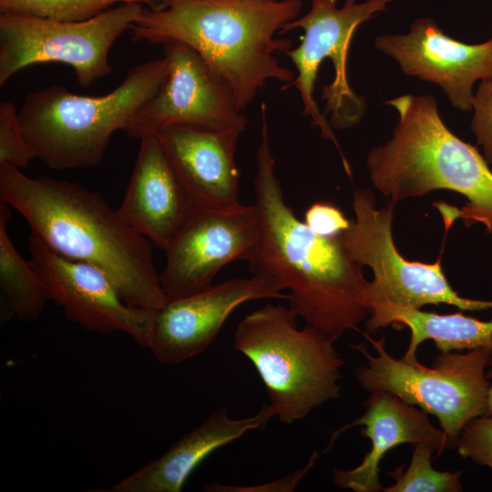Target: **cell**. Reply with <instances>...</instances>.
Instances as JSON below:
<instances>
[{"label":"cell","mask_w":492,"mask_h":492,"mask_svg":"<svg viewBox=\"0 0 492 492\" xmlns=\"http://www.w3.org/2000/svg\"><path fill=\"white\" fill-rule=\"evenodd\" d=\"M275 416L263 405L254 415L232 419L226 408L215 410L175 442L160 457L119 480L111 492H179L194 469L212 452L245 433L263 428Z\"/></svg>","instance_id":"19"},{"label":"cell","mask_w":492,"mask_h":492,"mask_svg":"<svg viewBox=\"0 0 492 492\" xmlns=\"http://www.w3.org/2000/svg\"><path fill=\"white\" fill-rule=\"evenodd\" d=\"M261 141L254 179L260 234L248 261L252 275L269 278L288 289L290 308L333 341L369 316V282L363 266L338 237H323L300 220L284 200L275 173L267 121L261 106Z\"/></svg>","instance_id":"1"},{"label":"cell","mask_w":492,"mask_h":492,"mask_svg":"<svg viewBox=\"0 0 492 492\" xmlns=\"http://www.w3.org/2000/svg\"><path fill=\"white\" fill-rule=\"evenodd\" d=\"M143 8L139 3H123L77 22L0 14V86L41 63L70 66L81 87L91 86L112 72L109 51Z\"/></svg>","instance_id":"10"},{"label":"cell","mask_w":492,"mask_h":492,"mask_svg":"<svg viewBox=\"0 0 492 492\" xmlns=\"http://www.w3.org/2000/svg\"><path fill=\"white\" fill-rule=\"evenodd\" d=\"M130 2L155 7L161 0H0V14L77 22L93 18L116 4Z\"/></svg>","instance_id":"22"},{"label":"cell","mask_w":492,"mask_h":492,"mask_svg":"<svg viewBox=\"0 0 492 492\" xmlns=\"http://www.w3.org/2000/svg\"><path fill=\"white\" fill-rule=\"evenodd\" d=\"M436 448L428 443L415 445L411 463L403 472V466L393 473L395 483L384 487L385 492H460L462 471H437L431 465V456Z\"/></svg>","instance_id":"23"},{"label":"cell","mask_w":492,"mask_h":492,"mask_svg":"<svg viewBox=\"0 0 492 492\" xmlns=\"http://www.w3.org/2000/svg\"><path fill=\"white\" fill-rule=\"evenodd\" d=\"M36 155L27 144L20 125L18 111L10 101L0 103V165L21 169Z\"/></svg>","instance_id":"24"},{"label":"cell","mask_w":492,"mask_h":492,"mask_svg":"<svg viewBox=\"0 0 492 492\" xmlns=\"http://www.w3.org/2000/svg\"><path fill=\"white\" fill-rule=\"evenodd\" d=\"M395 204L388 200L377 208L370 190H356L354 220L341 235L351 257L373 271L374 280L367 288L369 313L384 305L421 309L426 304L444 303L463 311L492 309V301L460 296L449 284L439 260L424 263L402 256L392 231Z\"/></svg>","instance_id":"9"},{"label":"cell","mask_w":492,"mask_h":492,"mask_svg":"<svg viewBox=\"0 0 492 492\" xmlns=\"http://www.w3.org/2000/svg\"><path fill=\"white\" fill-rule=\"evenodd\" d=\"M393 0H311L310 10L286 24L279 35L295 28L303 30L301 44L285 55L297 74L292 82L302 102V115L318 127L323 138L337 149L344 170L352 176L334 129H346L363 119L367 104L348 80L347 61L352 37L357 27L378 13L385 12Z\"/></svg>","instance_id":"7"},{"label":"cell","mask_w":492,"mask_h":492,"mask_svg":"<svg viewBox=\"0 0 492 492\" xmlns=\"http://www.w3.org/2000/svg\"><path fill=\"white\" fill-rule=\"evenodd\" d=\"M297 318L290 307L267 303L234 333V347L254 365L275 416L288 425L339 397L344 364L335 341L311 325L300 329Z\"/></svg>","instance_id":"6"},{"label":"cell","mask_w":492,"mask_h":492,"mask_svg":"<svg viewBox=\"0 0 492 492\" xmlns=\"http://www.w3.org/2000/svg\"><path fill=\"white\" fill-rule=\"evenodd\" d=\"M123 201L121 219L165 250L195 209L157 134L142 138Z\"/></svg>","instance_id":"17"},{"label":"cell","mask_w":492,"mask_h":492,"mask_svg":"<svg viewBox=\"0 0 492 492\" xmlns=\"http://www.w3.org/2000/svg\"><path fill=\"white\" fill-rule=\"evenodd\" d=\"M369 333L394 324L411 331L410 343L402 360L417 363L416 350L427 339L441 353L454 350H492V320L482 321L461 313L437 314L412 307L384 305L374 308L365 320Z\"/></svg>","instance_id":"20"},{"label":"cell","mask_w":492,"mask_h":492,"mask_svg":"<svg viewBox=\"0 0 492 492\" xmlns=\"http://www.w3.org/2000/svg\"><path fill=\"white\" fill-rule=\"evenodd\" d=\"M157 135L196 207L225 210L241 204L235 159L241 133L174 125Z\"/></svg>","instance_id":"16"},{"label":"cell","mask_w":492,"mask_h":492,"mask_svg":"<svg viewBox=\"0 0 492 492\" xmlns=\"http://www.w3.org/2000/svg\"><path fill=\"white\" fill-rule=\"evenodd\" d=\"M374 46L405 75L438 85L462 112L472 110L474 84L492 76V37L466 44L446 35L428 16L414 20L407 34L376 36Z\"/></svg>","instance_id":"15"},{"label":"cell","mask_w":492,"mask_h":492,"mask_svg":"<svg viewBox=\"0 0 492 492\" xmlns=\"http://www.w3.org/2000/svg\"><path fill=\"white\" fill-rule=\"evenodd\" d=\"M272 1H276V0H272Z\"/></svg>","instance_id":"30"},{"label":"cell","mask_w":492,"mask_h":492,"mask_svg":"<svg viewBox=\"0 0 492 492\" xmlns=\"http://www.w3.org/2000/svg\"><path fill=\"white\" fill-rule=\"evenodd\" d=\"M384 104L395 109L397 121L392 138L367 155L374 187L394 203L455 191L466 199L455 217L492 233V170L483 155L448 128L433 96L405 94Z\"/></svg>","instance_id":"4"},{"label":"cell","mask_w":492,"mask_h":492,"mask_svg":"<svg viewBox=\"0 0 492 492\" xmlns=\"http://www.w3.org/2000/svg\"><path fill=\"white\" fill-rule=\"evenodd\" d=\"M471 106L470 129L482 148V155L492 166V76L479 82Z\"/></svg>","instance_id":"26"},{"label":"cell","mask_w":492,"mask_h":492,"mask_svg":"<svg viewBox=\"0 0 492 492\" xmlns=\"http://www.w3.org/2000/svg\"><path fill=\"white\" fill-rule=\"evenodd\" d=\"M0 200L17 210L49 249L102 269L129 305L158 311L166 302L148 239L99 192L67 180L30 178L1 164Z\"/></svg>","instance_id":"2"},{"label":"cell","mask_w":492,"mask_h":492,"mask_svg":"<svg viewBox=\"0 0 492 492\" xmlns=\"http://www.w3.org/2000/svg\"><path fill=\"white\" fill-rule=\"evenodd\" d=\"M162 45L166 78L124 131L141 139L169 126L192 125L241 134L248 119L226 82L189 45L176 40Z\"/></svg>","instance_id":"11"},{"label":"cell","mask_w":492,"mask_h":492,"mask_svg":"<svg viewBox=\"0 0 492 492\" xmlns=\"http://www.w3.org/2000/svg\"><path fill=\"white\" fill-rule=\"evenodd\" d=\"M302 8V0H161L144 7L129 30L133 41L176 40L191 46L226 82L242 110L269 80L285 84L282 89L292 84L295 73L276 57L292 43L275 35Z\"/></svg>","instance_id":"3"},{"label":"cell","mask_w":492,"mask_h":492,"mask_svg":"<svg viewBox=\"0 0 492 492\" xmlns=\"http://www.w3.org/2000/svg\"><path fill=\"white\" fill-rule=\"evenodd\" d=\"M317 458V454L313 453L305 466L304 468L298 470L292 474H290L282 478V480H277L274 483H269L268 485L256 486L251 487H235L231 486H225L218 483H212L205 487V491H292L299 480L304 476V474L313 466L314 461Z\"/></svg>","instance_id":"28"},{"label":"cell","mask_w":492,"mask_h":492,"mask_svg":"<svg viewBox=\"0 0 492 492\" xmlns=\"http://www.w3.org/2000/svg\"><path fill=\"white\" fill-rule=\"evenodd\" d=\"M9 207L0 200V287L11 315L34 322L41 315L47 297L36 271L17 251L7 233Z\"/></svg>","instance_id":"21"},{"label":"cell","mask_w":492,"mask_h":492,"mask_svg":"<svg viewBox=\"0 0 492 492\" xmlns=\"http://www.w3.org/2000/svg\"><path fill=\"white\" fill-rule=\"evenodd\" d=\"M456 448L464 458L492 469V415L473 418L463 428Z\"/></svg>","instance_id":"25"},{"label":"cell","mask_w":492,"mask_h":492,"mask_svg":"<svg viewBox=\"0 0 492 492\" xmlns=\"http://www.w3.org/2000/svg\"><path fill=\"white\" fill-rule=\"evenodd\" d=\"M27 242L47 299L61 306L68 320L95 333L123 332L149 348L156 311L127 303L102 269L55 252L32 232Z\"/></svg>","instance_id":"12"},{"label":"cell","mask_w":492,"mask_h":492,"mask_svg":"<svg viewBox=\"0 0 492 492\" xmlns=\"http://www.w3.org/2000/svg\"><path fill=\"white\" fill-rule=\"evenodd\" d=\"M365 337L377 355L371 354L363 343L351 345L367 360L354 372L360 385L371 394L389 392L435 415L446 435L447 448H456L465 425L486 414L490 388L486 368L492 350L441 353L433 366L427 368L419 362L410 364L392 357L385 349L384 337Z\"/></svg>","instance_id":"8"},{"label":"cell","mask_w":492,"mask_h":492,"mask_svg":"<svg viewBox=\"0 0 492 492\" xmlns=\"http://www.w3.org/2000/svg\"><path fill=\"white\" fill-rule=\"evenodd\" d=\"M259 234L255 204L225 210L195 207L165 250L159 279L167 300L204 290L224 266L248 261Z\"/></svg>","instance_id":"13"},{"label":"cell","mask_w":492,"mask_h":492,"mask_svg":"<svg viewBox=\"0 0 492 492\" xmlns=\"http://www.w3.org/2000/svg\"><path fill=\"white\" fill-rule=\"evenodd\" d=\"M272 280L252 275L211 284L192 294L167 300L156 311L149 349L164 364H176L204 352L231 313L244 302L289 299Z\"/></svg>","instance_id":"14"},{"label":"cell","mask_w":492,"mask_h":492,"mask_svg":"<svg viewBox=\"0 0 492 492\" xmlns=\"http://www.w3.org/2000/svg\"><path fill=\"white\" fill-rule=\"evenodd\" d=\"M364 407L365 411L359 418L336 431L332 437L333 442L347 428L363 425L361 434L372 442L371 450L358 466L333 470L336 487L356 492L383 491L379 465L391 448L402 444L428 443L436 448V456L447 448L445 433L431 424L427 413L389 392L372 393Z\"/></svg>","instance_id":"18"},{"label":"cell","mask_w":492,"mask_h":492,"mask_svg":"<svg viewBox=\"0 0 492 492\" xmlns=\"http://www.w3.org/2000/svg\"><path fill=\"white\" fill-rule=\"evenodd\" d=\"M490 368L486 372V375L487 379H492V358L489 361ZM486 415H492V385H490L489 391H488V399H487V407L486 411Z\"/></svg>","instance_id":"29"},{"label":"cell","mask_w":492,"mask_h":492,"mask_svg":"<svg viewBox=\"0 0 492 492\" xmlns=\"http://www.w3.org/2000/svg\"><path fill=\"white\" fill-rule=\"evenodd\" d=\"M304 222L318 235L338 237L351 224L343 211L327 202H315L305 212Z\"/></svg>","instance_id":"27"},{"label":"cell","mask_w":492,"mask_h":492,"mask_svg":"<svg viewBox=\"0 0 492 492\" xmlns=\"http://www.w3.org/2000/svg\"><path fill=\"white\" fill-rule=\"evenodd\" d=\"M168 72L164 57L130 68L109 93L87 97L61 85L30 92L18 111L25 138L53 169L98 165L109 139L124 130L134 114L157 94Z\"/></svg>","instance_id":"5"}]
</instances>
